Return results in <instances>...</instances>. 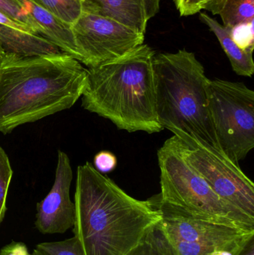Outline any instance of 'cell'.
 Masks as SVG:
<instances>
[{
  "mask_svg": "<svg viewBox=\"0 0 254 255\" xmlns=\"http://www.w3.org/2000/svg\"><path fill=\"white\" fill-rule=\"evenodd\" d=\"M199 0H173L180 16H186L200 13Z\"/></svg>",
  "mask_w": 254,
  "mask_h": 255,
  "instance_id": "23",
  "label": "cell"
},
{
  "mask_svg": "<svg viewBox=\"0 0 254 255\" xmlns=\"http://www.w3.org/2000/svg\"><path fill=\"white\" fill-rule=\"evenodd\" d=\"M160 222L127 255H174L168 238L160 226Z\"/></svg>",
  "mask_w": 254,
  "mask_h": 255,
  "instance_id": "16",
  "label": "cell"
},
{
  "mask_svg": "<svg viewBox=\"0 0 254 255\" xmlns=\"http://www.w3.org/2000/svg\"><path fill=\"white\" fill-rule=\"evenodd\" d=\"M13 176V169L4 150L0 145V225L4 220L7 207V192Z\"/></svg>",
  "mask_w": 254,
  "mask_h": 255,
  "instance_id": "18",
  "label": "cell"
},
{
  "mask_svg": "<svg viewBox=\"0 0 254 255\" xmlns=\"http://www.w3.org/2000/svg\"><path fill=\"white\" fill-rule=\"evenodd\" d=\"M73 233L85 255H127L161 219L154 197L139 200L86 162L77 169Z\"/></svg>",
  "mask_w": 254,
  "mask_h": 255,
  "instance_id": "1",
  "label": "cell"
},
{
  "mask_svg": "<svg viewBox=\"0 0 254 255\" xmlns=\"http://www.w3.org/2000/svg\"><path fill=\"white\" fill-rule=\"evenodd\" d=\"M57 19L72 25L82 14V0H31Z\"/></svg>",
  "mask_w": 254,
  "mask_h": 255,
  "instance_id": "17",
  "label": "cell"
},
{
  "mask_svg": "<svg viewBox=\"0 0 254 255\" xmlns=\"http://www.w3.org/2000/svg\"><path fill=\"white\" fill-rule=\"evenodd\" d=\"M174 136L183 160L222 200L254 219V184L240 164L192 138Z\"/></svg>",
  "mask_w": 254,
  "mask_h": 255,
  "instance_id": "7",
  "label": "cell"
},
{
  "mask_svg": "<svg viewBox=\"0 0 254 255\" xmlns=\"http://www.w3.org/2000/svg\"><path fill=\"white\" fill-rule=\"evenodd\" d=\"M153 67L161 127L221 151L210 116V79L195 54L186 49L155 54Z\"/></svg>",
  "mask_w": 254,
  "mask_h": 255,
  "instance_id": "4",
  "label": "cell"
},
{
  "mask_svg": "<svg viewBox=\"0 0 254 255\" xmlns=\"http://www.w3.org/2000/svg\"><path fill=\"white\" fill-rule=\"evenodd\" d=\"M49 255H85L82 244L76 236L59 242L42 243L36 246Z\"/></svg>",
  "mask_w": 254,
  "mask_h": 255,
  "instance_id": "20",
  "label": "cell"
},
{
  "mask_svg": "<svg viewBox=\"0 0 254 255\" xmlns=\"http://www.w3.org/2000/svg\"><path fill=\"white\" fill-rule=\"evenodd\" d=\"M161 211L160 226L169 238L194 243L203 247L237 255L254 237V230H246L192 217L179 208L161 202L154 196Z\"/></svg>",
  "mask_w": 254,
  "mask_h": 255,
  "instance_id": "9",
  "label": "cell"
},
{
  "mask_svg": "<svg viewBox=\"0 0 254 255\" xmlns=\"http://www.w3.org/2000/svg\"><path fill=\"white\" fill-rule=\"evenodd\" d=\"M210 112L221 151L234 163L254 147V92L243 82L210 80Z\"/></svg>",
  "mask_w": 254,
  "mask_h": 255,
  "instance_id": "6",
  "label": "cell"
},
{
  "mask_svg": "<svg viewBox=\"0 0 254 255\" xmlns=\"http://www.w3.org/2000/svg\"><path fill=\"white\" fill-rule=\"evenodd\" d=\"M31 255H49L46 254L44 252L42 251V250H37V249H35L34 250V251L32 252Z\"/></svg>",
  "mask_w": 254,
  "mask_h": 255,
  "instance_id": "28",
  "label": "cell"
},
{
  "mask_svg": "<svg viewBox=\"0 0 254 255\" xmlns=\"http://www.w3.org/2000/svg\"><path fill=\"white\" fill-rule=\"evenodd\" d=\"M16 1L28 16L38 25L42 37L55 45L61 52L71 55L80 62V55L76 47L71 25L57 19L31 0Z\"/></svg>",
  "mask_w": 254,
  "mask_h": 255,
  "instance_id": "12",
  "label": "cell"
},
{
  "mask_svg": "<svg viewBox=\"0 0 254 255\" xmlns=\"http://www.w3.org/2000/svg\"><path fill=\"white\" fill-rule=\"evenodd\" d=\"M0 12L18 23L29 28L34 34L40 35L38 25L28 16L16 0H0Z\"/></svg>",
  "mask_w": 254,
  "mask_h": 255,
  "instance_id": "19",
  "label": "cell"
},
{
  "mask_svg": "<svg viewBox=\"0 0 254 255\" xmlns=\"http://www.w3.org/2000/svg\"><path fill=\"white\" fill-rule=\"evenodd\" d=\"M237 255H254V237L247 243Z\"/></svg>",
  "mask_w": 254,
  "mask_h": 255,
  "instance_id": "27",
  "label": "cell"
},
{
  "mask_svg": "<svg viewBox=\"0 0 254 255\" xmlns=\"http://www.w3.org/2000/svg\"><path fill=\"white\" fill-rule=\"evenodd\" d=\"M144 6L148 19H152L159 12L161 0H140Z\"/></svg>",
  "mask_w": 254,
  "mask_h": 255,
  "instance_id": "26",
  "label": "cell"
},
{
  "mask_svg": "<svg viewBox=\"0 0 254 255\" xmlns=\"http://www.w3.org/2000/svg\"><path fill=\"white\" fill-rule=\"evenodd\" d=\"M200 19L217 37L231 62L233 70L239 76L252 77L254 73V52L242 49L234 40L231 30L205 12H200Z\"/></svg>",
  "mask_w": 254,
  "mask_h": 255,
  "instance_id": "14",
  "label": "cell"
},
{
  "mask_svg": "<svg viewBox=\"0 0 254 255\" xmlns=\"http://www.w3.org/2000/svg\"><path fill=\"white\" fill-rule=\"evenodd\" d=\"M71 29L80 63L88 68L119 58L144 43L145 34L85 7Z\"/></svg>",
  "mask_w": 254,
  "mask_h": 255,
  "instance_id": "8",
  "label": "cell"
},
{
  "mask_svg": "<svg viewBox=\"0 0 254 255\" xmlns=\"http://www.w3.org/2000/svg\"><path fill=\"white\" fill-rule=\"evenodd\" d=\"M73 169L65 152L58 151L55 182L37 205L35 227L43 235L64 234L74 226L76 205L70 197Z\"/></svg>",
  "mask_w": 254,
  "mask_h": 255,
  "instance_id": "10",
  "label": "cell"
},
{
  "mask_svg": "<svg viewBox=\"0 0 254 255\" xmlns=\"http://www.w3.org/2000/svg\"><path fill=\"white\" fill-rule=\"evenodd\" d=\"M3 53V49H1V46H0V60H1V55Z\"/></svg>",
  "mask_w": 254,
  "mask_h": 255,
  "instance_id": "29",
  "label": "cell"
},
{
  "mask_svg": "<svg viewBox=\"0 0 254 255\" xmlns=\"http://www.w3.org/2000/svg\"><path fill=\"white\" fill-rule=\"evenodd\" d=\"M218 15L221 16L222 25L231 30L253 23L254 0H225Z\"/></svg>",
  "mask_w": 254,
  "mask_h": 255,
  "instance_id": "15",
  "label": "cell"
},
{
  "mask_svg": "<svg viewBox=\"0 0 254 255\" xmlns=\"http://www.w3.org/2000/svg\"><path fill=\"white\" fill-rule=\"evenodd\" d=\"M82 1H83V2H84V1H88V0H82Z\"/></svg>",
  "mask_w": 254,
  "mask_h": 255,
  "instance_id": "30",
  "label": "cell"
},
{
  "mask_svg": "<svg viewBox=\"0 0 254 255\" xmlns=\"http://www.w3.org/2000/svg\"><path fill=\"white\" fill-rule=\"evenodd\" d=\"M225 0H199L200 10H208L213 15H217Z\"/></svg>",
  "mask_w": 254,
  "mask_h": 255,
  "instance_id": "25",
  "label": "cell"
},
{
  "mask_svg": "<svg viewBox=\"0 0 254 255\" xmlns=\"http://www.w3.org/2000/svg\"><path fill=\"white\" fill-rule=\"evenodd\" d=\"M83 7L96 10L131 29L146 34L148 19L140 0H88Z\"/></svg>",
  "mask_w": 254,
  "mask_h": 255,
  "instance_id": "13",
  "label": "cell"
},
{
  "mask_svg": "<svg viewBox=\"0 0 254 255\" xmlns=\"http://www.w3.org/2000/svg\"><path fill=\"white\" fill-rule=\"evenodd\" d=\"M0 46L22 56L51 55L61 51L53 43L0 12Z\"/></svg>",
  "mask_w": 254,
  "mask_h": 255,
  "instance_id": "11",
  "label": "cell"
},
{
  "mask_svg": "<svg viewBox=\"0 0 254 255\" xmlns=\"http://www.w3.org/2000/svg\"><path fill=\"white\" fill-rule=\"evenodd\" d=\"M155 52L140 45L125 55L87 69L82 107L126 131H162L156 111Z\"/></svg>",
  "mask_w": 254,
  "mask_h": 255,
  "instance_id": "3",
  "label": "cell"
},
{
  "mask_svg": "<svg viewBox=\"0 0 254 255\" xmlns=\"http://www.w3.org/2000/svg\"><path fill=\"white\" fill-rule=\"evenodd\" d=\"M0 255H31L26 245L23 243L12 241L3 247L0 251Z\"/></svg>",
  "mask_w": 254,
  "mask_h": 255,
  "instance_id": "24",
  "label": "cell"
},
{
  "mask_svg": "<svg viewBox=\"0 0 254 255\" xmlns=\"http://www.w3.org/2000/svg\"><path fill=\"white\" fill-rule=\"evenodd\" d=\"M87 69L71 55L22 56L3 51L0 60V132L7 134L73 107L86 86Z\"/></svg>",
  "mask_w": 254,
  "mask_h": 255,
  "instance_id": "2",
  "label": "cell"
},
{
  "mask_svg": "<svg viewBox=\"0 0 254 255\" xmlns=\"http://www.w3.org/2000/svg\"><path fill=\"white\" fill-rule=\"evenodd\" d=\"M161 202L192 217L246 230H254V219L222 200L183 160L174 136L158 151Z\"/></svg>",
  "mask_w": 254,
  "mask_h": 255,
  "instance_id": "5",
  "label": "cell"
},
{
  "mask_svg": "<svg viewBox=\"0 0 254 255\" xmlns=\"http://www.w3.org/2000/svg\"><path fill=\"white\" fill-rule=\"evenodd\" d=\"M93 163L97 171L101 173H107L116 169L117 158L111 151H101L95 154Z\"/></svg>",
  "mask_w": 254,
  "mask_h": 255,
  "instance_id": "22",
  "label": "cell"
},
{
  "mask_svg": "<svg viewBox=\"0 0 254 255\" xmlns=\"http://www.w3.org/2000/svg\"><path fill=\"white\" fill-rule=\"evenodd\" d=\"M168 239L172 247L174 255H210L212 252L216 250L194 243L177 241L169 238Z\"/></svg>",
  "mask_w": 254,
  "mask_h": 255,
  "instance_id": "21",
  "label": "cell"
}]
</instances>
